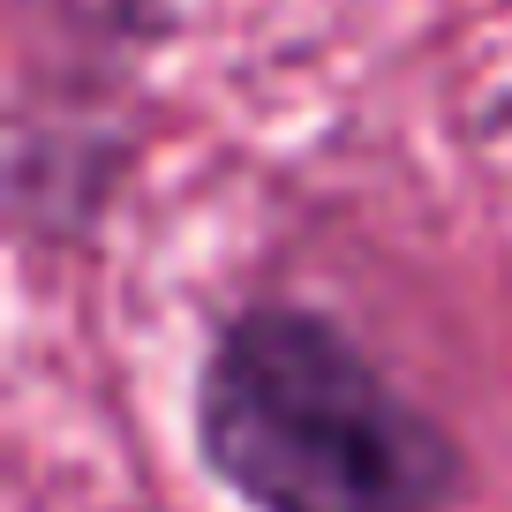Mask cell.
I'll return each mask as SVG.
<instances>
[{"instance_id": "2", "label": "cell", "mask_w": 512, "mask_h": 512, "mask_svg": "<svg viewBox=\"0 0 512 512\" xmlns=\"http://www.w3.org/2000/svg\"><path fill=\"white\" fill-rule=\"evenodd\" d=\"M23 8L68 61H91V68L144 61L174 31V0H23Z\"/></svg>"}, {"instance_id": "1", "label": "cell", "mask_w": 512, "mask_h": 512, "mask_svg": "<svg viewBox=\"0 0 512 512\" xmlns=\"http://www.w3.org/2000/svg\"><path fill=\"white\" fill-rule=\"evenodd\" d=\"M189 445L241 512H460L467 445L309 302L219 317L189 384Z\"/></svg>"}]
</instances>
